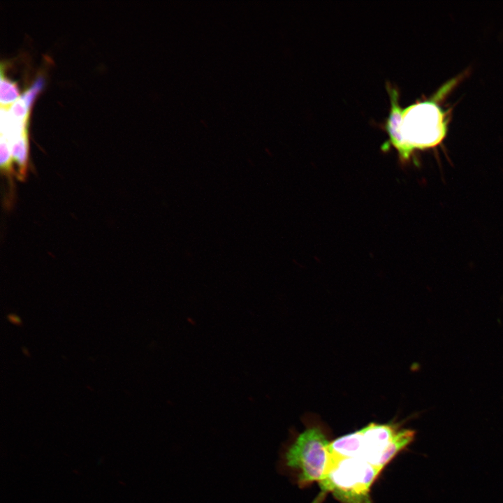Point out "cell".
Masks as SVG:
<instances>
[{"label":"cell","instance_id":"6da1fadb","mask_svg":"<svg viewBox=\"0 0 503 503\" xmlns=\"http://www.w3.org/2000/svg\"><path fill=\"white\" fill-rule=\"evenodd\" d=\"M456 83L451 80L430 99L417 101L402 108L398 89L390 84L386 88L391 107L383 129L388 134L384 150L392 147L401 163H408L416 151L433 148L442 143L447 133L448 112L444 111L438 100Z\"/></svg>","mask_w":503,"mask_h":503},{"label":"cell","instance_id":"7a4b0ae2","mask_svg":"<svg viewBox=\"0 0 503 503\" xmlns=\"http://www.w3.org/2000/svg\"><path fill=\"white\" fill-rule=\"evenodd\" d=\"M306 428L285 448L282 465L293 475L300 488L322 481L330 463V441L323 425L306 419Z\"/></svg>","mask_w":503,"mask_h":503},{"label":"cell","instance_id":"3957f363","mask_svg":"<svg viewBox=\"0 0 503 503\" xmlns=\"http://www.w3.org/2000/svg\"><path fill=\"white\" fill-rule=\"evenodd\" d=\"M381 471L360 458L330 457L328 474L319 484L323 495L330 492L341 503H372L370 488Z\"/></svg>","mask_w":503,"mask_h":503},{"label":"cell","instance_id":"277c9868","mask_svg":"<svg viewBox=\"0 0 503 503\" xmlns=\"http://www.w3.org/2000/svg\"><path fill=\"white\" fill-rule=\"evenodd\" d=\"M400 428L397 423L373 422L360 429L363 439L362 458L383 470L379 466L380 461Z\"/></svg>","mask_w":503,"mask_h":503},{"label":"cell","instance_id":"5b68a950","mask_svg":"<svg viewBox=\"0 0 503 503\" xmlns=\"http://www.w3.org/2000/svg\"><path fill=\"white\" fill-rule=\"evenodd\" d=\"M333 458H360L363 455V439L360 430L347 434L330 442L328 445Z\"/></svg>","mask_w":503,"mask_h":503},{"label":"cell","instance_id":"8992f818","mask_svg":"<svg viewBox=\"0 0 503 503\" xmlns=\"http://www.w3.org/2000/svg\"><path fill=\"white\" fill-rule=\"evenodd\" d=\"M415 431L410 429L400 428L380 461V467L383 469L398 453L409 446L414 439Z\"/></svg>","mask_w":503,"mask_h":503},{"label":"cell","instance_id":"52a82bcc","mask_svg":"<svg viewBox=\"0 0 503 503\" xmlns=\"http://www.w3.org/2000/svg\"><path fill=\"white\" fill-rule=\"evenodd\" d=\"M20 96L17 84L4 78L1 73L0 101L1 107L8 108Z\"/></svg>","mask_w":503,"mask_h":503},{"label":"cell","instance_id":"ba28073f","mask_svg":"<svg viewBox=\"0 0 503 503\" xmlns=\"http://www.w3.org/2000/svg\"><path fill=\"white\" fill-rule=\"evenodd\" d=\"M0 150L2 173L10 180L12 175H15V168L13 165V162L9 143L2 136L0 138Z\"/></svg>","mask_w":503,"mask_h":503},{"label":"cell","instance_id":"9c48e42d","mask_svg":"<svg viewBox=\"0 0 503 503\" xmlns=\"http://www.w3.org/2000/svg\"><path fill=\"white\" fill-rule=\"evenodd\" d=\"M45 79L41 75H38L33 83L25 91L22 92L20 98L23 100L27 108L29 109L37 95L44 86Z\"/></svg>","mask_w":503,"mask_h":503},{"label":"cell","instance_id":"30bf717a","mask_svg":"<svg viewBox=\"0 0 503 503\" xmlns=\"http://www.w3.org/2000/svg\"><path fill=\"white\" fill-rule=\"evenodd\" d=\"M8 110L9 114L15 119L23 122H28L29 109L20 97L8 107Z\"/></svg>","mask_w":503,"mask_h":503},{"label":"cell","instance_id":"8fae6325","mask_svg":"<svg viewBox=\"0 0 503 503\" xmlns=\"http://www.w3.org/2000/svg\"><path fill=\"white\" fill-rule=\"evenodd\" d=\"M8 319L10 323L15 325H20L22 323L21 319L15 314H9L8 315Z\"/></svg>","mask_w":503,"mask_h":503},{"label":"cell","instance_id":"7c38bea8","mask_svg":"<svg viewBox=\"0 0 503 503\" xmlns=\"http://www.w3.org/2000/svg\"><path fill=\"white\" fill-rule=\"evenodd\" d=\"M22 351H23L24 354H25L26 356H28L29 353H27V351L29 352V351L27 349L23 347Z\"/></svg>","mask_w":503,"mask_h":503}]
</instances>
